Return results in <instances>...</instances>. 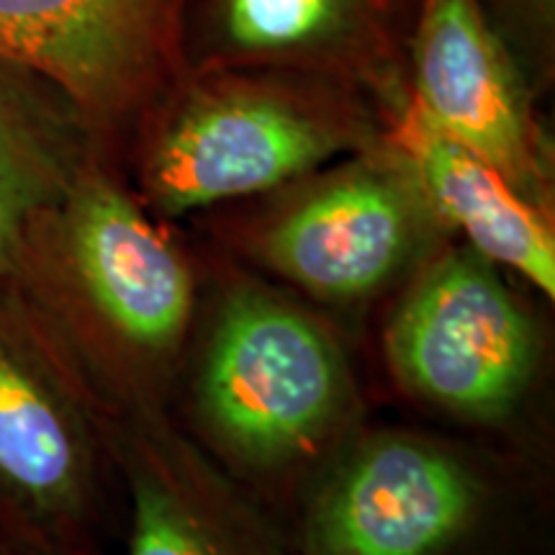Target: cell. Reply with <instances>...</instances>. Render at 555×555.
<instances>
[{"label": "cell", "instance_id": "obj_1", "mask_svg": "<svg viewBox=\"0 0 555 555\" xmlns=\"http://www.w3.org/2000/svg\"><path fill=\"white\" fill-rule=\"evenodd\" d=\"M16 286L101 399L159 401L196 324L189 255L99 152L34 232Z\"/></svg>", "mask_w": 555, "mask_h": 555}, {"label": "cell", "instance_id": "obj_15", "mask_svg": "<svg viewBox=\"0 0 555 555\" xmlns=\"http://www.w3.org/2000/svg\"><path fill=\"white\" fill-rule=\"evenodd\" d=\"M0 555H80V553H67L60 551L44 540L29 535V532L18 530L9 522L0 519Z\"/></svg>", "mask_w": 555, "mask_h": 555}, {"label": "cell", "instance_id": "obj_9", "mask_svg": "<svg viewBox=\"0 0 555 555\" xmlns=\"http://www.w3.org/2000/svg\"><path fill=\"white\" fill-rule=\"evenodd\" d=\"M422 0H185V67H258L358 90L388 116L409 99Z\"/></svg>", "mask_w": 555, "mask_h": 555}, {"label": "cell", "instance_id": "obj_5", "mask_svg": "<svg viewBox=\"0 0 555 555\" xmlns=\"http://www.w3.org/2000/svg\"><path fill=\"white\" fill-rule=\"evenodd\" d=\"M286 530L296 555H525L499 483L461 448L409 429L350 442Z\"/></svg>", "mask_w": 555, "mask_h": 555}, {"label": "cell", "instance_id": "obj_12", "mask_svg": "<svg viewBox=\"0 0 555 555\" xmlns=\"http://www.w3.org/2000/svg\"><path fill=\"white\" fill-rule=\"evenodd\" d=\"M386 134L409 157L450 234H461L463 245L555 298L551 211L527 201L489 163L442 134L409 99L388 116Z\"/></svg>", "mask_w": 555, "mask_h": 555}, {"label": "cell", "instance_id": "obj_4", "mask_svg": "<svg viewBox=\"0 0 555 555\" xmlns=\"http://www.w3.org/2000/svg\"><path fill=\"white\" fill-rule=\"evenodd\" d=\"M0 519L80 555H108L124 532L106 401L29 296L3 275Z\"/></svg>", "mask_w": 555, "mask_h": 555}, {"label": "cell", "instance_id": "obj_3", "mask_svg": "<svg viewBox=\"0 0 555 555\" xmlns=\"http://www.w3.org/2000/svg\"><path fill=\"white\" fill-rule=\"evenodd\" d=\"M191 406L201 446L227 474L278 481L343 440L358 388L322 319L266 283L234 281L208 317Z\"/></svg>", "mask_w": 555, "mask_h": 555}, {"label": "cell", "instance_id": "obj_10", "mask_svg": "<svg viewBox=\"0 0 555 555\" xmlns=\"http://www.w3.org/2000/svg\"><path fill=\"white\" fill-rule=\"evenodd\" d=\"M409 101L442 134L553 214V142L540 95L476 0H422L406 52Z\"/></svg>", "mask_w": 555, "mask_h": 555}, {"label": "cell", "instance_id": "obj_8", "mask_svg": "<svg viewBox=\"0 0 555 555\" xmlns=\"http://www.w3.org/2000/svg\"><path fill=\"white\" fill-rule=\"evenodd\" d=\"M185 0H0V62L37 75L108 147L185 69Z\"/></svg>", "mask_w": 555, "mask_h": 555}, {"label": "cell", "instance_id": "obj_11", "mask_svg": "<svg viewBox=\"0 0 555 555\" xmlns=\"http://www.w3.org/2000/svg\"><path fill=\"white\" fill-rule=\"evenodd\" d=\"M124 555H296L286 525L170 420L159 401L108 404Z\"/></svg>", "mask_w": 555, "mask_h": 555}, {"label": "cell", "instance_id": "obj_14", "mask_svg": "<svg viewBox=\"0 0 555 555\" xmlns=\"http://www.w3.org/2000/svg\"><path fill=\"white\" fill-rule=\"evenodd\" d=\"M486 24L543 99L555 80V0H476Z\"/></svg>", "mask_w": 555, "mask_h": 555}, {"label": "cell", "instance_id": "obj_2", "mask_svg": "<svg viewBox=\"0 0 555 555\" xmlns=\"http://www.w3.org/2000/svg\"><path fill=\"white\" fill-rule=\"evenodd\" d=\"M386 116L358 90L258 67H185L129 131L127 178L152 217L262 198L371 147Z\"/></svg>", "mask_w": 555, "mask_h": 555}, {"label": "cell", "instance_id": "obj_13", "mask_svg": "<svg viewBox=\"0 0 555 555\" xmlns=\"http://www.w3.org/2000/svg\"><path fill=\"white\" fill-rule=\"evenodd\" d=\"M99 152L111 147L60 90L0 62V275L16 281L37 227Z\"/></svg>", "mask_w": 555, "mask_h": 555}, {"label": "cell", "instance_id": "obj_6", "mask_svg": "<svg viewBox=\"0 0 555 555\" xmlns=\"http://www.w3.org/2000/svg\"><path fill=\"white\" fill-rule=\"evenodd\" d=\"M262 198L249 255L319 301H365L453 237L388 134Z\"/></svg>", "mask_w": 555, "mask_h": 555}, {"label": "cell", "instance_id": "obj_7", "mask_svg": "<svg viewBox=\"0 0 555 555\" xmlns=\"http://www.w3.org/2000/svg\"><path fill=\"white\" fill-rule=\"evenodd\" d=\"M386 327V358L412 397L457 416L502 422L538 373L540 339L502 268L446 242L420 266Z\"/></svg>", "mask_w": 555, "mask_h": 555}]
</instances>
